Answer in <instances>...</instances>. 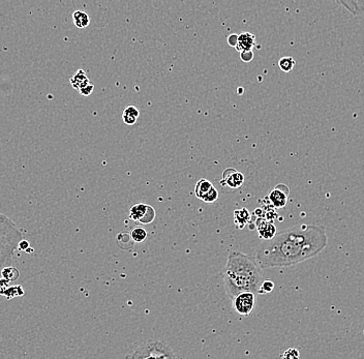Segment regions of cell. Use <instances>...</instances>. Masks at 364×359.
I'll return each instance as SVG.
<instances>
[{"instance_id":"obj_1","label":"cell","mask_w":364,"mask_h":359,"mask_svg":"<svg viewBox=\"0 0 364 359\" xmlns=\"http://www.w3.org/2000/svg\"><path fill=\"white\" fill-rule=\"evenodd\" d=\"M327 242L324 227L296 225L264 240L257 249L256 261L261 269L294 266L318 256Z\"/></svg>"},{"instance_id":"obj_2","label":"cell","mask_w":364,"mask_h":359,"mask_svg":"<svg viewBox=\"0 0 364 359\" xmlns=\"http://www.w3.org/2000/svg\"><path fill=\"white\" fill-rule=\"evenodd\" d=\"M262 280L261 267L256 260L241 252H230L224 269V284L231 299L244 291L258 293Z\"/></svg>"},{"instance_id":"obj_3","label":"cell","mask_w":364,"mask_h":359,"mask_svg":"<svg viewBox=\"0 0 364 359\" xmlns=\"http://www.w3.org/2000/svg\"><path fill=\"white\" fill-rule=\"evenodd\" d=\"M23 239L22 232L16 224L0 212V277L6 266L15 262L16 252L19 251V242Z\"/></svg>"},{"instance_id":"obj_4","label":"cell","mask_w":364,"mask_h":359,"mask_svg":"<svg viewBox=\"0 0 364 359\" xmlns=\"http://www.w3.org/2000/svg\"><path fill=\"white\" fill-rule=\"evenodd\" d=\"M133 359H147V358H177L178 356L173 352L171 347L163 341L149 339L140 345L132 354L126 356Z\"/></svg>"},{"instance_id":"obj_5","label":"cell","mask_w":364,"mask_h":359,"mask_svg":"<svg viewBox=\"0 0 364 359\" xmlns=\"http://www.w3.org/2000/svg\"><path fill=\"white\" fill-rule=\"evenodd\" d=\"M129 219L141 225H148L156 219V210L148 204L137 203L129 210Z\"/></svg>"},{"instance_id":"obj_6","label":"cell","mask_w":364,"mask_h":359,"mask_svg":"<svg viewBox=\"0 0 364 359\" xmlns=\"http://www.w3.org/2000/svg\"><path fill=\"white\" fill-rule=\"evenodd\" d=\"M233 309L240 316H248L253 313L256 305V295L253 292L244 291L237 294L233 299Z\"/></svg>"},{"instance_id":"obj_7","label":"cell","mask_w":364,"mask_h":359,"mask_svg":"<svg viewBox=\"0 0 364 359\" xmlns=\"http://www.w3.org/2000/svg\"><path fill=\"white\" fill-rule=\"evenodd\" d=\"M289 194V187L283 183H279L269 193V195L266 197V200L275 209H281L288 203Z\"/></svg>"},{"instance_id":"obj_8","label":"cell","mask_w":364,"mask_h":359,"mask_svg":"<svg viewBox=\"0 0 364 359\" xmlns=\"http://www.w3.org/2000/svg\"><path fill=\"white\" fill-rule=\"evenodd\" d=\"M221 183L230 188H238L244 183V175L234 168H228L223 172Z\"/></svg>"},{"instance_id":"obj_9","label":"cell","mask_w":364,"mask_h":359,"mask_svg":"<svg viewBox=\"0 0 364 359\" xmlns=\"http://www.w3.org/2000/svg\"><path fill=\"white\" fill-rule=\"evenodd\" d=\"M256 226H257V231L259 233V236L263 240H269L273 238L276 234V228L273 222L268 221L263 217L257 218Z\"/></svg>"},{"instance_id":"obj_10","label":"cell","mask_w":364,"mask_h":359,"mask_svg":"<svg viewBox=\"0 0 364 359\" xmlns=\"http://www.w3.org/2000/svg\"><path fill=\"white\" fill-rule=\"evenodd\" d=\"M353 16H364V0H336Z\"/></svg>"},{"instance_id":"obj_11","label":"cell","mask_w":364,"mask_h":359,"mask_svg":"<svg viewBox=\"0 0 364 359\" xmlns=\"http://www.w3.org/2000/svg\"><path fill=\"white\" fill-rule=\"evenodd\" d=\"M257 45L256 35L251 32H243L238 35V43L236 45V50L240 53L246 50H253V48Z\"/></svg>"},{"instance_id":"obj_12","label":"cell","mask_w":364,"mask_h":359,"mask_svg":"<svg viewBox=\"0 0 364 359\" xmlns=\"http://www.w3.org/2000/svg\"><path fill=\"white\" fill-rule=\"evenodd\" d=\"M251 218L252 214L247 208L237 209L234 211V224L238 229H243L251 222Z\"/></svg>"},{"instance_id":"obj_13","label":"cell","mask_w":364,"mask_h":359,"mask_svg":"<svg viewBox=\"0 0 364 359\" xmlns=\"http://www.w3.org/2000/svg\"><path fill=\"white\" fill-rule=\"evenodd\" d=\"M91 83V81L88 79L87 75L83 69H79L77 73L72 76V78L70 79V84L72 86V88H75L76 90H80L83 87L89 85Z\"/></svg>"},{"instance_id":"obj_14","label":"cell","mask_w":364,"mask_h":359,"mask_svg":"<svg viewBox=\"0 0 364 359\" xmlns=\"http://www.w3.org/2000/svg\"><path fill=\"white\" fill-rule=\"evenodd\" d=\"M71 17H72V22H74V25L79 29H84V28L88 27L90 24V17L84 11H80V10L75 11L74 13H72Z\"/></svg>"},{"instance_id":"obj_15","label":"cell","mask_w":364,"mask_h":359,"mask_svg":"<svg viewBox=\"0 0 364 359\" xmlns=\"http://www.w3.org/2000/svg\"><path fill=\"white\" fill-rule=\"evenodd\" d=\"M139 115H140V112L138 110L137 107L135 106H127L124 111H123V114H122V119H123V122L127 125H132L137 122L138 118H139Z\"/></svg>"},{"instance_id":"obj_16","label":"cell","mask_w":364,"mask_h":359,"mask_svg":"<svg viewBox=\"0 0 364 359\" xmlns=\"http://www.w3.org/2000/svg\"><path fill=\"white\" fill-rule=\"evenodd\" d=\"M212 186H213V184H212L209 180H207V179H205V178L200 179V180L197 182L196 186H195V195H196V197H197L198 199H202V198L204 197V195H205Z\"/></svg>"},{"instance_id":"obj_17","label":"cell","mask_w":364,"mask_h":359,"mask_svg":"<svg viewBox=\"0 0 364 359\" xmlns=\"http://www.w3.org/2000/svg\"><path fill=\"white\" fill-rule=\"evenodd\" d=\"M131 240L136 243H141L143 241H145V239L147 238V232L143 227H135L131 232L129 233Z\"/></svg>"},{"instance_id":"obj_18","label":"cell","mask_w":364,"mask_h":359,"mask_svg":"<svg viewBox=\"0 0 364 359\" xmlns=\"http://www.w3.org/2000/svg\"><path fill=\"white\" fill-rule=\"evenodd\" d=\"M20 276V271L18 268L14 266H6L3 271H2V277H5L9 279L10 281H15L19 278Z\"/></svg>"},{"instance_id":"obj_19","label":"cell","mask_w":364,"mask_h":359,"mask_svg":"<svg viewBox=\"0 0 364 359\" xmlns=\"http://www.w3.org/2000/svg\"><path fill=\"white\" fill-rule=\"evenodd\" d=\"M295 60L293 57H290V56H286V57H282L279 59L278 61V65L280 67V69L282 71H284V73H290V71H292L294 66H295Z\"/></svg>"},{"instance_id":"obj_20","label":"cell","mask_w":364,"mask_h":359,"mask_svg":"<svg viewBox=\"0 0 364 359\" xmlns=\"http://www.w3.org/2000/svg\"><path fill=\"white\" fill-rule=\"evenodd\" d=\"M25 294L24 289L22 288V286H10L9 289L5 292L4 296H6L8 299H13L15 297L23 296Z\"/></svg>"},{"instance_id":"obj_21","label":"cell","mask_w":364,"mask_h":359,"mask_svg":"<svg viewBox=\"0 0 364 359\" xmlns=\"http://www.w3.org/2000/svg\"><path fill=\"white\" fill-rule=\"evenodd\" d=\"M274 282L270 279H266V280H262L260 287H259V290H258V293L259 294H268V293H271L273 290H274Z\"/></svg>"},{"instance_id":"obj_22","label":"cell","mask_w":364,"mask_h":359,"mask_svg":"<svg viewBox=\"0 0 364 359\" xmlns=\"http://www.w3.org/2000/svg\"><path fill=\"white\" fill-rule=\"evenodd\" d=\"M218 199V192H217V190L214 187V186H212L205 195H204V197L201 199L203 202H205V203H214L216 200Z\"/></svg>"},{"instance_id":"obj_23","label":"cell","mask_w":364,"mask_h":359,"mask_svg":"<svg viewBox=\"0 0 364 359\" xmlns=\"http://www.w3.org/2000/svg\"><path fill=\"white\" fill-rule=\"evenodd\" d=\"M281 357L288 358V359H295V358L300 357V353H299L298 349H296V348H290L286 351H284V353L281 355Z\"/></svg>"},{"instance_id":"obj_24","label":"cell","mask_w":364,"mask_h":359,"mask_svg":"<svg viewBox=\"0 0 364 359\" xmlns=\"http://www.w3.org/2000/svg\"><path fill=\"white\" fill-rule=\"evenodd\" d=\"M11 282L9 279L5 277H0V295H4L5 292L9 289V287L11 286Z\"/></svg>"},{"instance_id":"obj_25","label":"cell","mask_w":364,"mask_h":359,"mask_svg":"<svg viewBox=\"0 0 364 359\" xmlns=\"http://www.w3.org/2000/svg\"><path fill=\"white\" fill-rule=\"evenodd\" d=\"M240 58L244 62H251L254 59V52L253 50H246L240 52Z\"/></svg>"},{"instance_id":"obj_26","label":"cell","mask_w":364,"mask_h":359,"mask_svg":"<svg viewBox=\"0 0 364 359\" xmlns=\"http://www.w3.org/2000/svg\"><path fill=\"white\" fill-rule=\"evenodd\" d=\"M93 89H94V84L91 82L89 85H87V86L83 87L82 89H80L79 92H80V95L83 96V97H89V96L92 93Z\"/></svg>"},{"instance_id":"obj_27","label":"cell","mask_w":364,"mask_h":359,"mask_svg":"<svg viewBox=\"0 0 364 359\" xmlns=\"http://www.w3.org/2000/svg\"><path fill=\"white\" fill-rule=\"evenodd\" d=\"M237 43H238V34H231V35H229V37H228V44L231 46V47H236V45H237Z\"/></svg>"},{"instance_id":"obj_28","label":"cell","mask_w":364,"mask_h":359,"mask_svg":"<svg viewBox=\"0 0 364 359\" xmlns=\"http://www.w3.org/2000/svg\"><path fill=\"white\" fill-rule=\"evenodd\" d=\"M29 245H30V244H29V241L22 239V240L19 242L18 248H19V251H23V252H25V251L29 248Z\"/></svg>"},{"instance_id":"obj_29","label":"cell","mask_w":364,"mask_h":359,"mask_svg":"<svg viewBox=\"0 0 364 359\" xmlns=\"http://www.w3.org/2000/svg\"><path fill=\"white\" fill-rule=\"evenodd\" d=\"M25 252H26L27 254H31V253H33V250H32V249H30V248H28Z\"/></svg>"}]
</instances>
